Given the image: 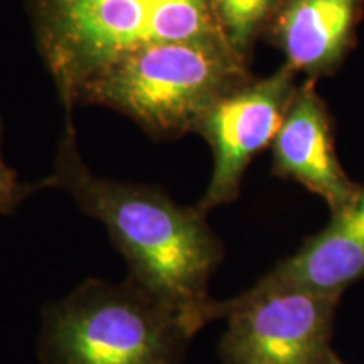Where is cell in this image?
<instances>
[{"label":"cell","instance_id":"cell-8","mask_svg":"<svg viewBox=\"0 0 364 364\" xmlns=\"http://www.w3.org/2000/svg\"><path fill=\"white\" fill-rule=\"evenodd\" d=\"M364 279V184L348 206L307 236L297 252L267 272L257 285L290 287L341 297Z\"/></svg>","mask_w":364,"mask_h":364},{"label":"cell","instance_id":"cell-4","mask_svg":"<svg viewBox=\"0 0 364 364\" xmlns=\"http://www.w3.org/2000/svg\"><path fill=\"white\" fill-rule=\"evenodd\" d=\"M194 338L174 309L127 277L90 279L43 312L41 364H182Z\"/></svg>","mask_w":364,"mask_h":364},{"label":"cell","instance_id":"cell-6","mask_svg":"<svg viewBox=\"0 0 364 364\" xmlns=\"http://www.w3.org/2000/svg\"><path fill=\"white\" fill-rule=\"evenodd\" d=\"M295 73L284 65L273 75L252 80L213 105L196 125L194 134L213 152V174L198 206L209 213L240 196L248 166L272 147L297 91Z\"/></svg>","mask_w":364,"mask_h":364},{"label":"cell","instance_id":"cell-2","mask_svg":"<svg viewBox=\"0 0 364 364\" xmlns=\"http://www.w3.org/2000/svg\"><path fill=\"white\" fill-rule=\"evenodd\" d=\"M29 12L65 110L91 76L127 54L176 41L228 43L208 0H29Z\"/></svg>","mask_w":364,"mask_h":364},{"label":"cell","instance_id":"cell-10","mask_svg":"<svg viewBox=\"0 0 364 364\" xmlns=\"http://www.w3.org/2000/svg\"><path fill=\"white\" fill-rule=\"evenodd\" d=\"M223 34L240 56L250 59L253 46L280 7L282 0H208Z\"/></svg>","mask_w":364,"mask_h":364},{"label":"cell","instance_id":"cell-1","mask_svg":"<svg viewBox=\"0 0 364 364\" xmlns=\"http://www.w3.org/2000/svg\"><path fill=\"white\" fill-rule=\"evenodd\" d=\"M65 112L54 169L39 189L65 191L86 216L103 223L129 263V279L174 309L196 336L218 318L208 285L225 257L208 213L152 186L95 174L80 154L73 110Z\"/></svg>","mask_w":364,"mask_h":364},{"label":"cell","instance_id":"cell-7","mask_svg":"<svg viewBox=\"0 0 364 364\" xmlns=\"http://www.w3.org/2000/svg\"><path fill=\"white\" fill-rule=\"evenodd\" d=\"M272 174L322 198L332 213L348 206L361 189L339 161L334 124L316 80L304 81L295 91L272 144Z\"/></svg>","mask_w":364,"mask_h":364},{"label":"cell","instance_id":"cell-11","mask_svg":"<svg viewBox=\"0 0 364 364\" xmlns=\"http://www.w3.org/2000/svg\"><path fill=\"white\" fill-rule=\"evenodd\" d=\"M39 184H24L16 171L7 166L2 157V122H0V216L11 215L19 204L29 198Z\"/></svg>","mask_w":364,"mask_h":364},{"label":"cell","instance_id":"cell-5","mask_svg":"<svg viewBox=\"0 0 364 364\" xmlns=\"http://www.w3.org/2000/svg\"><path fill=\"white\" fill-rule=\"evenodd\" d=\"M341 297L255 284L218 302L228 327L220 341L223 364H324Z\"/></svg>","mask_w":364,"mask_h":364},{"label":"cell","instance_id":"cell-12","mask_svg":"<svg viewBox=\"0 0 364 364\" xmlns=\"http://www.w3.org/2000/svg\"><path fill=\"white\" fill-rule=\"evenodd\" d=\"M324 364H348V363H344L343 359H341L338 354H336L334 351H332L329 356L326 358V361H324Z\"/></svg>","mask_w":364,"mask_h":364},{"label":"cell","instance_id":"cell-3","mask_svg":"<svg viewBox=\"0 0 364 364\" xmlns=\"http://www.w3.org/2000/svg\"><path fill=\"white\" fill-rule=\"evenodd\" d=\"M252 81L248 59L228 43L176 41L139 49L86 81L76 105L124 113L154 139L194 134L218 100Z\"/></svg>","mask_w":364,"mask_h":364},{"label":"cell","instance_id":"cell-9","mask_svg":"<svg viewBox=\"0 0 364 364\" xmlns=\"http://www.w3.org/2000/svg\"><path fill=\"white\" fill-rule=\"evenodd\" d=\"M363 12L364 0H282L267 34L287 66L317 80L351 51Z\"/></svg>","mask_w":364,"mask_h":364}]
</instances>
